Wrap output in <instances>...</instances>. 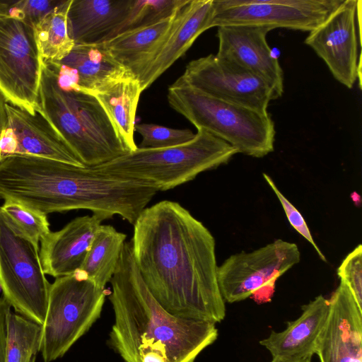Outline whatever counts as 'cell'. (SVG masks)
I'll return each instance as SVG.
<instances>
[{
	"label": "cell",
	"instance_id": "25",
	"mask_svg": "<svg viewBox=\"0 0 362 362\" xmlns=\"http://www.w3.org/2000/svg\"><path fill=\"white\" fill-rule=\"evenodd\" d=\"M71 1H63L35 25L36 40L43 62L63 59L75 45L68 28Z\"/></svg>",
	"mask_w": 362,
	"mask_h": 362
},
{
	"label": "cell",
	"instance_id": "27",
	"mask_svg": "<svg viewBox=\"0 0 362 362\" xmlns=\"http://www.w3.org/2000/svg\"><path fill=\"white\" fill-rule=\"evenodd\" d=\"M188 1L189 0H134L129 16L119 33L168 18Z\"/></svg>",
	"mask_w": 362,
	"mask_h": 362
},
{
	"label": "cell",
	"instance_id": "28",
	"mask_svg": "<svg viewBox=\"0 0 362 362\" xmlns=\"http://www.w3.org/2000/svg\"><path fill=\"white\" fill-rule=\"evenodd\" d=\"M0 209L38 246L39 241L50 232L47 215L11 200H6Z\"/></svg>",
	"mask_w": 362,
	"mask_h": 362
},
{
	"label": "cell",
	"instance_id": "30",
	"mask_svg": "<svg viewBox=\"0 0 362 362\" xmlns=\"http://www.w3.org/2000/svg\"><path fill=\"white\" fill-rule=\"evenodd\" d=\"M63 1H0V14L14 16L34 26Z\"/></svg>",
	"mask_w": 362,
	"mask_h": 362
},
{
	"label": "cell",
	"instance_id": "8",
	"mask_svg": "<svg viewBox=\"0 0 362 362\" xmlns=\"http://www.w3.org/2000/svg\"><path fill=\"white\" fill-rule=\"evenodd\" d=\"M105 293L78 272L51 284L42 325L41 351L45 362L63 356L99 318Z\"/></svg>",
	"mask_w": 362,
	"mask_h": 362
},
{
	"label": "cell",
	"instance_id": "24",
	"mask_svg": "<svg viewBox=\"0 0 362 362\" xmlns=\"http://www.w3.org/2000/svg\"><path fill=\"white\" fill-rule=\"evenodd\" d=\"M126 238L125 233L117 230L112 226L101 224L76 272L105 289L116 270Z\"/></svg>",
	"mask_w": 362,
	"mask_h": 362
},
{
	"label": "cell",
	"instance_id": "33",
	"mask_svg": "<svg viewBox=\"0 0 362 362\" xmlns=\"http://www.w3.org/2000/svg\"><path fill=\"white\" fill-rule=\"evenodd\" d=\"M11 308V305L3 296L0 298V362H5L7 319Z\"/></svg>",
	"mask_w": 362,
	"mask_h": 362
},
{
	"label": "cell",
	"instance_id": "18",
	"mask_svg": "<svg viewBox=\"0 0 362 362\" xmlns=\"http://www.w3.org/2000/svg\"><path fill=\"white\" fill-rule=\"evenodd\" d=\"M103 221L95 214L78 216L61 230L47 234L39 249L44 273L57 279L78 272Z\"/></svg>",
	"mask_w": 362,
	"mask_h": 362
},
{
	"label": "cell",
	"instance_id": "10",
	"mask_svg": "<svg viewBox=\"0 0 362 362\" xmlns=\"http://www.w3.org/2000/svg\"><path fill=\"white\" fill-rule=\"evenodd\" d=\"M300 260L297 245L281 239L250 252L232 255L218 267L224 301L239 302L250 296L257 298L260 293L269 299L278 278Z\"/></svg>",
	"mask_w": 362,
	"mask_h": 362
},
{
	"label": "cell",
	"instance_id": "5",
	"mask_svg": "<svg viewBox=\"0 0 362 362\" xmlns=\"http://www.w3.org/2000/svg\"><path fill=\"white\" fill-rule=\"evenodd\" d=\"M167 99L197 130L223 140L238 153L262 158L274 151V123L267 111L218 98L179 78L168 88Z\"/></svg>",
	"mask_w": 362,
	"mask_h": 362
},
{
	"label": "cell",
	"instance_id": "1",
	"mask_svg": "<svg viewBox=\"0 0 362 362\" xmlns=\"http://www.w3.org/2000/svg\"><path fill=\"white\" fill-rule=\"evenodd\" d=\"M132 253L151 293L168 312L217 323L226 316L215 239L180 204L160 201L134 223Z\"/></svg>",
	"mask_w": 362,
	"mask_h": 362
},
{
	"label": "cell",
	"instance_id": "21",
	"mask_svg": "<svg viewBox=\"0 0 362 362\" xmlns=\"http://www.w3.org/2000/svg\"><path fill=\"white\" fill-rule=\"evenodd\" d=\"M302 309L300 317L288 322L284 330L272 331L259 341L272 358L297 360L315 354L317 339L329 314V299L320 295Z\"/></svg>",
	"mask_w": 362,
	"mask_h": 362
},
{
	"label": "cell",
	"instance_id": "15",
	"mask_svg": "<svg viewBox=\"0 0 362 362\" xmlns=\"http://www.w3.org/2000/svg\"><path fill=\"white\" fill-rule=\"evenodd\" d=\"M213 0H189L154 51L133 71L142 91L181 57L210 28Z\"/></svg>",
	"mask_w": 362,
	"mask_h": 362
},
{
	"label": "cell",
	"instance_id": "2",
	"mask_svg": "<svg viewBox=\"0 0 362 362\" xmlns=\"http://www.w3.org/2000/svg\"><path fill=\"white\" fill-rule=\"evenodd\" d=\"M115 315L109 344L124 362H194L218 337L214 323L182 318L151 293L125 242L110 281Z\"/></svg>",
	"mask_w": 362,
	"mask_h": 362
},
{
	"label": "cell",
	"instance_id": "34",
	"mask_svg": "<svg viewBox=\"0 0 362 362\" xmlns=\"http://www.w3.org/2000/svg\"><path fill=\"white\" fill-rule=\"evenodd\" d=\"M7 126V115L6 112V101L0 94V141ZM1 158L0 149V160Z\"/></svg>",
	"mask_w": 362,
	"mask_h": 362
},
{
	"label": "cell",
	"instance_id": "23",
	"mask_svg": "<svg viewBox=\"0 0 362 362\" xmlns=\"http://www.w3.org/2000/svg\"><path fill=\"white\" fill-rule=\"evenodd\" d=\"M179 11L154 23L122 32L102 43L119 63L133 74L158 47Z\"/></svg>",
	"mask_w": 362,
	"mask_h": 362
},
{
	"label": "cell",
	"instance_id": "26",
	"mask_svg": "<svg viewBox=\"0 0 362 362\" xmlns=\"http://www.w3.org/2000/svg\"><path fill=\"white\" fill-rule=\"evenodd\" d=\"M42 339V325L11 311L7 319L5 362H35Z\"/></svg>",
	"mask_w": 362,
	"mask_h": 362
},
{
	"label": "cell",
	"instance_id": "4",
	"mask_svg": "<svg viewBox=\"0 0 362 362\" xmlns=\"http://www.w3.org/2000/svg\"><path fill=\"white\" fill-rule=\"evenodd\" d=\"M37 106V112L84 166H98L129 152L97 98L62 88L44 63Z\"/></svg>",
	"mask_w": 362,
	"mask_h": 362
},
{
	"label": "cell",
	"instance_id": "13",
	"mask_svg": "<svg viewBox=\"0 0 362 362\" xmlns=\"http://www.w3.org/2000/svg\"><path fill=\"white\" fill-rule=\"evenodd\" d=\"M178 78L212 96L260 111H267L274 100L261 78L216 54L189 62Z\"/></svg>",
	"mask_w": 362,
	"mask_h": 362
},
{
	"label": "cell",
	"instance_id": "12",
	"mask_svg": "<svg viewBox=\"0 0 362 362\" xmlns=\"http://www.w3.org/2000/svg\"><path fill=\"white\" fill-rule=\"evenodd\" d=\"M359 2L344 0L305 40L324 60L335 79L348 88L360 78Z\"/></svg>",
	"mask_w": 362,
	"mask_h": 362
},
{
	"label": "cell",
	"instance_id": "20",
	"mask_svg": "<svg viewBox=\"0 0 362 362\" xmlns=\"http://www.w3.org/2000/svg\"><path fill=\"white\" fill-rule=\"evenodd\" d=\"M133 4L134 0H71L68 28L74 44L100 43L117 35Z\"/></svg>",
	"mask_w": 362,
	"mask_h": 362
},
{
	"label": "cell",
	"instance_id": "7",
	"mask_svg": "<svg viewBox=\"0 0 362 362\" xmlns=\"http://www.w3.org/2000/svg\"><path fill=\"white\" fill-rule=\"evenodd\" d=\"M51 284L39 247L0 209V288L15 311L43 325Z\"/></svg>",
	"mask_w": 362,
	"mask_h": 362
},
{
	"label": "cell",
	"instance_id": "19",
	"mask_svg": "<svg viewBox=\"0 0 362 362\" xmlns=\"http://www.w3.org/2000/svg\"><path fill=\"white\" fill-rule=\"evenodd\" d=\"M6 127L12 132L15 140L13 154L37 156L84 166L40 112L32 115L6 102Z\"/></svg>",
	"mask_w": 362,
	"mask_h": 362
},
{
	"label": "cell",
	"instance_id": "29",
	"mask_svg": "<svg viewBox=\"0 0 362 362\" xmlns=\"http://www.w3.org/2000/svg\"><path fill=\"white\" fill-rule=\"evenodd\" d=\"M134 131L141 136L139 148H162L180 145L191 141L195 136L189 129H178L155 124H135Z\"/></svg>",
	"mask_w": 362,
	"mask_h": 362
},
{
	"label": "cell",
	"instance_id": "17",
	"mask_svg": "<svg viewBox=\"0 0 362 362\" xmlns=\"http://www.w3.org/2000/svg\"><path fill=\"white\" fill-rule=\"evenodd\" d=\"M43 63L56 74L62 88L90 94L112 82L134 76L102 42L75 45L63 59Z\"/></svg>",
	"mask_w": 362,
	"mask_h": 362
},
{
	"label": "cell",
	"instance_id": "32",
	"mask_svg": "<svg viewBox=\"0 0 362 362\" xmlns=\"http://www.w3.org/2000/svg\"><path fill=\"white\" fill-rule=\"evenodd\" d=\"M262 175L264 179L266 180L269 186L271 187V189L279 199L287 217V219L291 226L313 245L320 258L324 262H327L325 256L315 243L310 229L302 214L279 191L271 177H269L266 173H263Z\"/></svg>",
	"mask_w": 362,
	"mask_h": 362
},
{
	"label": "cell",
	"instance_id": "31",
	"mask_svg": "<svg viewBox=\"0 0 362 362\" xmlns=\"http://www.w3.org/2000/svg\"><path fill=\"white\" fill-rule=\"evenodd\" d=\"M340 281L349 289L362 309V245L359 244L344 259L337 269Z\"/></svg>",
	"mask_w": 362,
	"mask_h": 362
},
{
	"label": "cell",
	"instance_id": "11",
	"mask_svg": "<svg viewBox=\"0 0 362 362\" xmlns=\"http://www.w3.org/2000/svg\"><path fill=\"white\" fill-rule=\"evenodd\" d=\"M344 0H213L210 28L255 25L310 32Z\"/></svg>",
	"mask_w": 362,
	"mask_h": 362
},
{
	"label": "cell",
	"instance_id": "14",
	"mask_svg": "<svg viewBox=\"0 0 362 362\" xmlns=\"http://www.w3.org/2000/svg\"><path fill=\"white\" fill-rule=\"evenodd\" d=\"M216 54L261 78L271 88L274 100L284 93V74L267 41L271 27L228 25L217 27Z\"/></svg>",
	"mask_w": 362,
	"mask_h": 362
},
{
	"label": "cell",
	"instance_id": "35",
	"mask_svg": "<svg viewBox=\"0 0 362 362\" xmlns=\"http://www.w3.org/2000/svg\"><path fill=\"white\" fill-rule=\"evenodd\" d=\"M312 357H308L302 359H283L279 358H272L271 362H311Z\"/></svg>",
	"mask_w": 362,
	"mask_h": 362
},
{
	"label": "cell",
	"instance_id": "22",
	"mask_svg": "<svg viewBox=\"0 0 362 362\" xmlns=\"http://www.w3.org/2000/svg\"><path fill=\"white\" fill-rule=\"evenodd\" d=\"M142 90L134 76L121 78L92 93L100 103L129 151L134 141L136 112Z\"/></svg>",
	"mask_w": 362,
	"mask_h": 362
},
{
	"label": "cell",
	"instance_id": "9",
	"mask_svg": "<svg viewBox=\"0 0 362 362\" xmlns=\"http://www.w3.org/2000/svg\"><path fill=\"white\" fill-rule=\"evenodd\" d=\"M42 66L35 26L0 14V94L4 100L35 114Z\"/></svg>",
	"mask_w": 362,
	"mask_h": 362
},
{
	"label": "cell",
	"instance_id": "16",
	"mask_svg": "<svg viewBox=\"0 0 362 362\" xmlns=\"http://www.w3.org/2000/svg\"><path fill=\"white\" fill-rule=\"evenodd\" d=\"M329 303L315 354L320 362H362V309L341 281Z\"/></svg>",
	"mask_w": 362,
	"mask_h": 362
},
{
	"label": "cell",
	"instance_id": "3",
	"mask_svg": "<svg viewBox=\"0 0 362 362\" xmlns=\"http://www.w3.org/2000/svg\"><path fill=\"white\" fill-rule=\"evenodd\" d=\"M119 194L117 180L93 168L21 154L0 160V199L45 215L88 209L105 217L114 211Z\"/></svg>",
	"mask_w": 362,
	"mask_h": 362
},
{
	"label": "cell",
	"instance_id": "6",
	"mask_svg": "<svg viewBox=\"0 0 362 362\" xmlns=\"http://www.w3.org/2000/svg\"><path fill=\"white\" fill-rule=\"evenodd\" d=\"M238 153L223 140L206 131L197 130L194 137L187 143L162 148L138 147L91 168L165 191L194 180L201 173L226 164Z\"/></svg>",
	"mask_w": 362,
	"mask_h": 362
}]
</instances>
